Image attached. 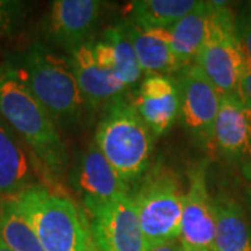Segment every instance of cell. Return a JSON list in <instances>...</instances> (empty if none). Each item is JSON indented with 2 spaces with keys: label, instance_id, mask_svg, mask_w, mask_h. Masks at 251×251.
I'll return each instance as SVG.
<instances>
[{
  "label": "cell",
  "instance_id": "cell-1",
  "mask_svg": "<svg viewBox=\"0 0 251 251\" xmlns=\"http://www.w3.org/2000/svg\"><path fill=\"white\" fill-rule=\"evenodd\" d=\"M0 117L24 141L49 176L59 177L69 163L57 126L20 77L11 60L0 63Z\"/></svg>",
  "mask_w": 251,
  "mask_h": 251
},
{
  "label": "cell",
  "instance_id": "cell-2",
  "mask_svg": "<svg viewBox=\"0 0 251 251\" xmlns=\"http://www.w3.org/2000/svg\"><path fill=\"white\" fill-rule=\"evenodd\" d=\"M10 60L56 126L70 127L78 123L85 100L69 57L35 42Z\"/></svg>",
  "mask_w": 251,
  "mask_h": 251
},
{
  "label": "cell",
  "instance_id": "cell-3",
  "mask_svg": "<svg viewBox=\"0 0 251 251\" xmlns=\"http://www.w3.org/2000/svg\"><path fill=\"white\" fill-rule=\"evenodd\" d=\"M14 201L32 225L44 251H97L90 221L70 197L41 184Z\"/></svg>",
  "mask_w": 251,
  "mask_h": 251
},
{
  "label": "cell",
  "instance_id": "cell-4",
  "mask_svg": "<svg viewBox=\"0 0 251 251\" xmlns=\"http://www.w3.org/2000/svg\"><path fill=\"white\" fill-rule=\"evenodd\" d=\"M94 143L126 183H134L148 171L152 134L125 97L105 108Z\"/></svg>",
  "mask_w": 251,
  "mask_h": 251
},
{
  "label": "cell",
  "instance_id": "cell-5",
  "mask_svg": "<svg viewBox=\"0 0 251 251\" xmlns=\"http://www.w3.org/2000/svg\"><path fill=\"white\" fill-rule=\"evenodd\" d=\"M211 3L208 35L194 64L201 69L221 97L240 98V81L247 60L237 35L236 18L226 3Z\"/></svg>",
  "mask_w": 251,
  "mask_h": 251
},
{
  "label": "cell",
  "instance_id": "cell-6",
  "mask_svg": "<svg viewBox=\"0 0 251 251\" xmlns=\"http://www.w3.org/2000/svg\"><path fill=\"white\" fill-rule=\"evenodd\" d=\"M141 179L131 198L147 249L158 243L179 239L184 193L176 175L158 165Z\"/></svg>",
  "mask_w": 251,
  "mask_h": 251
},
{
  "label": "cell",
  "instance_id": "cell-7",
  "mask_svg": "<svg viewBox=\"0 0 251 251\" xmlns=\"http://www.w3.org/2000/svg\"><path fill=\"white\" fill-rule=\"evenodd\" d=\"M69 62L77 84L84 97L85 105L92 108L106 105L123 98L127 91L119 80L112 48L99 39L74 49L69 53Z\"/></svg>",
  "mask_w": 251,
  "mask_h": 251
},
{
  "label": "cell",
  "instance_id": "cell-8",
  "mask_svg": "<svg viewBox=\"0 0 251 251\" xmlns=\"http://www.w3.org/2000/svg\"><path fill=\"white\" fill-rule=\"evenodd\" d=\"M97 251H147V242L131 194L88 211Z\"/></svg>",
  "mask_w": 251,
  "mask_h": 251
},
{
  "label": "cell",
  "instance_id": "cell-9",
  "mask_svg": "<svg viewBox=\"0 0 251 251\" xmlns=\"http://www.w3.org/2000/svg\"><path fill=\"white\" fill-rule=\"evenodd\" d=\"M180 117L187 131L200 145H214L221 94L197 64L179 72Z\"/></svg>",
  "mask_w": 251,
  "mask_h": 251
},
{
  "label": "cell",
  "instance_id": "cell-10",
  "mask_svg": "<svg viewBox=\"0 0 251 251\" xmlns=\"http://www.w3.org/2000/svg\"><path fill=\"white\" fill-rule=\"evenodd\" d=\"M206 172V161H200L188 172L179 237L184 251H214L215 211L214 197L208 190Z\"/></svg>",
  "mask_w": 251,
  "mask_h": 251
},
{
  "label": "cell",
  "instance_id": "cell-11",
  "mask_svg": "<svg viewBox=\"0 0 251 251\" xmlns=\"http://www.w3.org/2000/svg\"><path fill=\"white\" fill-rule=\"evenodd\" d=\"M70 183L85 211L120 196L131 194L130 184L119 176L95 143L75 159L70 171Z\"/></svg>",
  "mask_w": 251,
  "mask_h": 251
},
{
  "label": "cell",
  "instance_id": "cell-12",
  "mask_svg": "<svg viewBox=\"0 0 251 251\" xmlns=\"http://www.w3.org/2000/svg\"><path fill=\"white\" fill-rule=\"evenodd\" d=\"M103 3L98 0H56L44 21V34L69 53L88 44L98 25Z\"/></svg>",
  "mask_w": 251,
  "mask_h": 251
},
{
  "label": "cell",
  "instance_id": "cell-13",
  "mask_svg": "<svg viewBox=\"0 0 251 251\" xmlns=\"http://www.w3.org/2000/svg\"><path fill=\"white\" fill-rule=\"evenodd\" d=\"M44 173L49 176L32 151L0 117V202L41 186Z\"/></svg>",
  "mask_w": 251,
  "mask_h": 251
},
{
  "label": "cell",
  "instance_id": "cell-14",
  "mask_svg": "<svg viewBox=\"0 0 251 251\" xmlns=\"http://www.w3.org/2000/svg\"><path fill=\"white\" fill-rule=\"evenodd\" d=\"M131 105L152 137L165 134L180 117V90L171 75L145 77L131 99Z\"/></svg>",
  "mask_w": 251,
  "mask_h": 251
},
{
  "label": "cell",
  "instance_id": "cell-15",
  "mask_svg": "<svg viewBox=\"0 0 251 251\" xmlns=\"http://www.w3.org/2000/svg\"><path fill=\"white\" fill-rule=\"evenodd\" d=\"M214 145L230 161L251 168V108L240 98L221 97Z\"/></svg>",
  "mask_w": 251,
  "mask_h": 251
},
{
  "label": "cell",
  "instance_id": "cell-16",
  "mask_svg": "<svg viewBox=\"0 0 251 251\" xmlns=\"http://www.w3.org/2000/svg\"><path fill=\"white\" fill-rule=\"evenodd\" d=\"M122 25L134 46L143 74L151 77L171 75L172 73H177L172 52V36L169 29L137 27L127 20L122 21Z\"/></svg>",
  "mask_w": 251,
  "mask_h": 251
},
{
  "label": "cell",
  "instance_id": "cell-17",
  "mask_svg": "<svg viewBox=\"0 0 251 251\" xmlns=\"http://www.w3.org/2000/svg\"><path fill=\"white\" fill-rule=\"evenodd\" d=\"M211 10V1H198L194 9L169 29L177 73L197 60L208 35Z\"/></svg>",
  "mask_w": 251,
  "mask_h": 251
},
{
  "label": "cell",
  "instance_id": "cell-18",
  "mask_svg": "<svg viewBox=\"0 0 251 251\" xmlns=\"http://www.w3.org/2000/svg\"><path fill=\"white\" fill-rule=\"evenodd\" d=\"M214 251H251V225L236 198L219 193L214 197Z\"/></svg>",
  "mask_w": 251,
  "mask_h": 251
},
{
  "label": "cell",
  "instance_id": "cell-19",
  "mask_svg": "<svg viewBox=\"0 0 251 251\" xmlns=\"http://www.w3.org/2000/svg\"><path fill=\"white\" fill-rule=\"evenodd\" d=\"M197 3L196 0H134L128 3L126 16L137 27L171 29Z\"/></svg>",
  "mask_w": 251,
  "mask_h": 251
},
{
  "label": "cell",
  "instance_id": "cell-20",
  "mask_svg": "<svg viewBox=\"0 0 251 251\" xmlns=\"http://www.w3.org/2000/svg\"><path fill=\"white\" fill-rule=\"evenodd\" d=\"M0 240L13 251H44L32 225L14 200L0 202Z\"/></svg>",
  "mask_w": 251,
  "mask_h": 251
},
{
  "label": "cell",
  "instance_id": "cell-21",
  "mask_svg": "<svg viewBox=\"0 0 251 251\" xmlns=\"http://www.w3.org/2000/svg\"><path fill=\"white\" fill-rule=\"evenodd\" d=\"M100 39H103L110 48L115 56V66L119 80L126 85V88L134 87L143 77V70L135 54L134 46L126 34L122 23L108 28Z\"/></svg>",
  "mask_w": 251,
  "mask_h": 251
},
{
  "label": "cell",
  "instance_id": "cell-22",
  "mask_svg": "<svg viewBox=\"0 0 251 251\" xmlns=\"http://www.w3.org/2000/svg\"><path fill=\"white\" fill-rule=\"evenodd\" d=\"M25 17V3L0 0V35H11L21 27Z\"/></svg>",
  "mask_w": 251,
  "mask_h": 251
},
{
  "label": "cell",
  "instance_id": "cell-23",
  "mask_svg": "<svg viewBox=\"0 0 251 251\" xmlns=\"http://www.w3.org/2000/svg\"><path fill=\"white\" fill-rule=\"evenodd\" d=\"M236 28H237V35L240 39L246 60L251 66V4L242 16L236 20Z\"/></svg>",
  "mask_w": 251,
  "mask_h": 251
},
{
  "label": "cell",
  "instance_id": "cell-24",
  "mask_svg": "<svg viewBox=\"0 0 251 251\" xmlns=\"http://www.w3.org/2000/svg\"><path fill=\"white\" fill-rule=\"evenodd\" d=\"M240 99L246 106L251 108V66L249 63H246V69L240 81Z\"/></svg>",
  "mask_w": 251,
  "mask_h": 251
},
{
  "label": "cell",
  "instance_id": "cell-25",
  "mask_svg": "<svg viewBox=\"0 0 251 251\" xmlns=\"http://www.w3.org/2000/svg\"><path fill=\"white\" fill-rule=\"evenodd\" d=\"M147 251H183V247H181V243H180L179 239H175V240H168V242L153 244L151 247H148Z\"/></svg>",
  "mask_w": 251,
  "mask_h": 251
},
{
  "label": "cell",
  "instance_id": "cell-26",
  "mask_svg": "<svg viewBox=\"0 0 251 251\" xmlns=\"http://www.w3.org/2000/svg\"><path fill=\"white\" fill-rule=\"evenodd\" d=\"M0 251H13V250H11V249H9V247H7L4 243L0 240Z\"/></svg>",
  "mask_w": 251,
  "mask_h": 251
},
{
  "label": "cell",
  "instance_id": "cell-27",
  "mask_svg": "<svg viewBox=\"0 0 251 251\" xmlns=\"http://www.w3.org/2000/svg\"><path fill=\"white\" fill-rule=\"evenodd\" d=\"M250 200H251V191H250Z\"/></svg>",
  "mask_w": 251,
  "mask_h": 251
},
{
  "label": "cell",
  "instance_id": "cell-28",
  "mask_svg": "<svg viewBox=\"0 0 251 251\" xmlns=\"http://www.w3.org/2000/svg\"><path fill=\"white\" fill-rule=\"evenodd\" d=\"M183 251H184V250H183Z\"/></svg>",
  "mask_w": 251,
  "mask_h": 251
}]
</instances>
